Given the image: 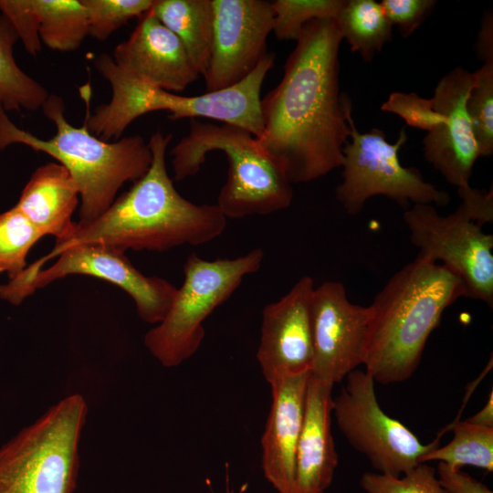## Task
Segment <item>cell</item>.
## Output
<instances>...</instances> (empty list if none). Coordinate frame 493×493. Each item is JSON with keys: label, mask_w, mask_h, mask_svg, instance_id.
Masks as SVG:
<instances>
[{"label": "cell", "mask_w": 493, "mask_h": 493, "mask_svg": "<svg viewBox=\"0 0 493 493\" xmlns=\"http://www.w3.org/2000/svg\"><path fill=\"white\" fill-rule=\"evenodd\" d=\"M310 372L270 384L272 403L261 437V467L277 493H293L295 458Z\"/></svg>", "instance_id": "obj_18"}, {"label": "cell", "mask_w": 493, "mask_h": 493, "mask_svg": "<svg viewBox=\"0 0 493 493\" xmlns=\"http://www.w3.org/2000/svg\"><path fill=\"white\" fill-rule=\"evenodd\" d=\"M360 485L366 493H446L435 468L426 463H420L399 477L365 472Z\"/></svg>", "instance_id": "obj_30"}, {"label": "cell", "mask_w": 493, "mask_h": 493, "mask_svg": "<svg viewBox=\"0 0 493 493\" xmlns=\"http://www.w3.org/2000/svg\"><path fill=\"white\" fill-rule=\"evenodd\" d=\"M335 21L342 40L367 63L393 37V26L374 0H346Z\"/></svg>", "instance_id": "obj_22"}, {"label": "cell", "mask_w": 493, "mask_h": 493, "mask_svg": "<svg viewBox=\"0 0 493 493\" xmlns=\"http://www.w3.org/2000/svg\"><path fill=\"white\" fill-rule=\"evenodd\" d=\"M112 58L138 79L173 93L200 76L181 40L151 9L140 17L129 38L116 46Z\"/></svg>", "instance_id": "obj_17"}, {"label": "cell", "mask_w": 493, "mask_h": 493, "mask_svg": "<svg viewBox=\"0 0 493 493\" xmlns=\"http://www.w3.org/2000/svg\"><path fill=\"white\" fill-rule=\"evenodd\" d=\"M41 42L53 50L79 48L89 35L81 0H33Z\"/></svg>", "instance_id": "obj_24"}, {"label": "cell", "mask_w": 493, "mask_h": 493, "mask_svg": "<svg viewBox=\"0 0 493 493\" xmlns=\"http://www.w3.org/2000/svg\"><path fill=\"white\" fill-rule=\"evenodd\" d=\"M468 423L493 428V393L488 394L486 404L473 416L467 420Z\"/></svg>", "instance_id": "obj_37"}, {"label": "cell", "mask_w": 493, "mask_h": 493, "mask_svg": "<svg viewBox=\"0 0 493 493\" xmlns=\"http://www.w3.org/2000/svg\"><path fill=\"white\" fill-rule=\"evenodd\" d=\"M263 259L261 248L215 260L191 254L167 314L144 336L150 353L164 367L178 366L192 357L205 338V319L230 298L246 276L260 269Z\"/></svg>", "instance_id": "obj_8"}, {"label": "cell", "mask_w": 493, "mask_h": 493, "mask_svg": "<svg viewBox=\"0 0 493 493\" xmlns=\"http://www.w3.org/2000/svg\"><path fill=\"white\" fill-rule=\"evenodd\" d=\"M275 54L267 53L253 71L237 84L199 96H182L152 86L120 68L108 54L94 61L111 87L110 100L98 106L85 121L89 131L102 141H118L137 118L157 110L171 121L205 118L240 127L256 138L262 129L261 88L272 68Z\"/></svg>", "instance_id": "obj_4"}, {"label": "cell", "mask_w": 493, "mask_h": 493, "mask_svg": "<svg viewBox=\"0 0 493 493\" xmlns=\"http://www.w3.org/2000/svg\"><path fill=\"white\" fill-rule=\"evenodd\" d=\"M453 438L422 456L420 463L438 461L461 469L471 466L493 471V428L459 421L452 425Z\"/></svg>", "instance_id": "obj_25"}, {"label": "cell", "mask_w": 493, "mask_h": 493, "mask_svg": "<svg viewBox=\"0 0 493 493\" xmlns=\"http://www.w3.org/2000/svg\"><path fill=\"white\" fill-rule=\"evenodd\" d=\"M342 37L335 19L308 23L289 54L280 82L260 101L257 144L290 184L317 180L341 166L351 100L340 92Z\"/></svg>", "instance_id": "obj_1"}, {"label": "cell", "mask_w": 493, "mask_h": 493, "mask_svg": "<svg viewBox=\"0 0 493 493\" xmlns=\"http://www.w3.org/2000/svg\"><path fill=\"white\" fill-rule=\"evenodd\" d=\"M87 414L68 395L0 447V493H73L79 441Z\"/></svg>", "instance_id": "obj_7"}, {"label": "cell", "mask_w": 493, "mask_h": 493, "mask_svg": "<svg viewBox=\"0 0 493 493\" xmlns=\"http://www.w3.org/2000/svg\"><path fill=\"white\" fill-rule=\"evenodd\" d=\"M468 297L445 266L416 257L393 274L369 306L365 371L383 384L409 379L443 312Z\"/></svg>", "instance_id": "obj_3"}, {"label": "cell", "mask_w": 493, "mask_h": 493, "mask_svg": "<svg viewBox=\"0 0 493 493\" xmlns=\"http://www.w3.org/2000/svg\"><path fill=\"white\" fill-rule=\"evenodd\" d=\"M466 109L480 156L493 153V63H484L474 72Z\"/></svg>", "instance_id": "obj_28"}, {"label": "cell", "mask_w": 493, "mask_h": 493, "mask_svg": "<svg viewBox=\"0 0 493 493\" xmlns=\"http://www.w3.org/2000/svg\"><path fill=\"white\" fill-rule=\"evenodd\" d=\"M314 288L313 278L303 276L286 295L263 309L257 359L269 384L311 372L310 301Z\"/></svg>", "instance_id": "obj_15"}, {"label": "cell", "mask_w": 493, "mask_h": 493, "mask_svg": "<svg viewBox=\"0 0 493 493\" xmlns=\"http://www.w3.org/2000/svg\"><path fill=\"white\" fill-rule=\"evenodd\" d=\"M333 385L309 374L293 493H325L332 483L339 462L331 434Z\"/></svg>", "instance_id": "obj_19"}, {"label": "cell", "mask_w": 493, "mask_h": 493, "mask_svg": "<svg viewBox=\"0 0 493 493\" xmlns=\"http://www.w3.org/2000/svg\"><path fill=\"white\" fill-rule=\"evenodd\" d=\"M462 203L459 208L473 222L479 226L493 222V192L478 190L470 185L457 189Z\"/></svg>", "instance_id": "obj_34"}, {"label": "cell", "mask_w": 493, "mask_h": 493, "mask_svg": "<svg viewBox=\"0 0 493 493\" xmlns=\"http://www.w3.org/2000/svg\"><path fill=\"white\" fill-rule=\"evenodd\" d=\"M41 109L56 127V133L47 140L16 126L0 103V150L24 144L65 166L79 191V222L101 215L125 183L136 182L149 169L152 152L141 135L102 141L89 131L86 121L81 127L67 121L64 100L58 95H49Z\"/></svg>", "instance_id": "obj_5"}, {"label": "cell", "mask_w": 493, "mask_h": 493, "mask_svg": "<svg viewBox=\"0 0 493 493\" xmlns=\"http://www.w3.org/2000/svg\"><path fill=\"white\" fill-rule=\"evenodd\" d=\"M435 472L446 493H493L487 485L459 468L438 463Z\"/></svg>", "instance_id": "obj_35"}, {"label": "cell", "mask_w": 493, "mask_h": 493, "mask_svg": "<svg viewBox=\"0 0 493 493\" xmlns=\"http://www.w3.org/2000/svg\"><path fill=\"white\" fill-rule=\"evenodd\" d=\"M404 221L418 257L445 266L465 284L468 297L493 305V236L457 207L439 215L432 205H413Z\"/></svg>", "instance_id": "obj_12"}, {"label": "cell", "mask_w": 493, "mask_h": 493, "mask_svg": "<svg viewBox=\"0 0 493 493\" xmlns=\"http://www.w3.org/2000/svg\"><path fill=\"white\" fill-rule=\"evenodd\" d=\"M151 11L181 40L203 76L207 68L212 45L211 0H154Z\"/></svg>", "instance_id": "obj_21"}, {"label": "cell", "mask_w": 493, "mask_h": 493, "mask_svg": "<svg viewBox=\"0 0 493 493\" xmlns=\"http://www.w3.org/2000/svg\"><path fill=\"white\" fill-rule=\"evenodd\" d=\"M339 394L332 398V415L349 444L382 474L402 476L420 464L423 456L439 446L438 438L423 444L400 421L378 404L373 378L354 370Z\"/></svg>", "instance_id": "obj_10"}, {"label": "cell", "mask_w": 493, "mask_h": 493, "mask_svg": "<svg viewBox=\"0 0 493 493\" xmlns=\"http://www.w3.org/2000/svg\"><path fill=\"white\" fill-rule=\"evenodd\" d=\"M369 322V306L351 303L341 282L326 281L315 288L310 301V373L334 384L363 364Z\"/></svg>", "instance_id": "obj_13"}, {"label": "cell", "mask_w": 493, "mask_h": 493, "mask_svg": "<svg viewBox=\"0 0 493 493\" xmlns=\"http://www.w3.org/2000/svg\"><path fill=\"white\" fill-rule=\"evenodd\" d=\"M213 34L203 75L206 92L230 88L249 75L267 52L273 28L271 2L211 0Z\"/></svg>", "instance_id": "obj_14"}, {"label": "cell", "mask_w": 493, "mask_h": 493, "mask_svg": "<svg viewBox=\"0 0 493 493\" xmlns=\"http://www.w3.org/2000/svg\"><path fill=\"white\" fill-rule=\"evenodd\" d=\"M44 236L16 206L0 214V273L6 272L10 279L20 275L29 250Z\"/></svg>", "instance_id": "obj_26"}, {"label": "cell", "mask_w": 493, "mask_h": 493, "mask_svg": "<svg viewBox=\"0 0 493 493\" xmlns=\"http://www.w3.org/2000/svg\"><path fill=\"white\" fill-rule=\"evenodd\" d=\"M0 14L9 20L25 49L37 56L41 40L33 0H0Z\"/></svg>", "instance_id": "obj_32"}, {"label": "cell", "mask_w": 493, "mask_h": 493, "mask_svg": "<svg viewBox=\"0 0 493 493\" xmlns=\"http://www.w3.org/2000/svg\"><path fill=\"white\" fill-rule=\"evenodd\" d=\"M226 493H236L234 490H227ZM262 493H277V492H262Z\"/></svg>", "instance_id": "obj_38"}, {"label": "cell", "mask_w": 493, "mask_h": 493, "mask_svg": "<svg viewBox=\"0 0 493 493\" xmlns=\"http://www.w3.org/2000/svg\"><path fill=\"white\" fill-rule=\"evenodd\" d=\"M86 10L89 35L99 41L133 17H141L153 5L154 0H81Z\"/></svg>", "instance_id": "obj_29"}, {"label": "cell", "mask_w": 493, "mask_h": 493, "mask_svg": "<svg viewBox=\"0 0 493 493\" xmlns=\"http://www.w3.org/2000/svg\"><path fill=\"white\" fill-rule=\"evenodd\" d=\"M381 110L396 114L407 125L427 132L445 121V117L434 109L432 98H422L415 92L394 91L381 105Z\"/></svg>", "instance_id": "obj_31"}, {"label": "cell", "mask_w": 493, "mask_h": 493, "mask_svg": "<svg viewBox=\"0 0 493 493\" xmlns=\"http://www.w3.org/2000/svg\"><path fill=\"white\" fill-rule=\"evenodd\" d=\"M347 121L351 133L342 149V181L335 195L349 215L360 213L366 201L376 195L388 197L400 205L426 204L446 205L447 193L425 181L414 167H404L398 152L407 141L404 127L394 143L385 139L383 131L372 128L360 132L353 121L352 110Z\"/></svg>", "instance_id": "obj_9"}, {"label": "cell", "mask_w": 493, "mask_h": 493, "mask_svg": "<svg viewBox=\"0 0 493 493\" xmlns=\"http://www.w3.org/2000/svg\"><path fill=\"white\" fill-rule=\"evenodd\" d=\"M215 151L228 161L227 180L215 204L226 219L266 215L291 205L293 189L284 172L252 133L230 124L190 120L188 133L170 152L173 179L196 174Z\"/></svg>", "instance_id": "obj_6"}, {"label": "cell", "mask_w": 493, "mask_h": 493, "mask_svg": "<svg viewBox=\"0 0 493 493\" xmlns=\"http://www.w3.org/2000/svg\"><path fill=\"white\" fill-rule=\"evenodd\" d=\"M172 134L157 131L148 145L149 169L98 218L78 222L72 234L56 241L51 252L29 269L37 272L63 249L79 244L100 243L127 249L163 252L189 245L200 246L218 237L227 219L216 205H196L175 189L166 168V151Z\"/></svg>", "instance_id": "obj_2"}, {"label": "cell", "mask_w": 493, "mask_h": 493, "mask_svg": "<svg viewBox=\"0 0 493 493\" xmlns=\"http://www.w3.org/2000/svg\"><path fill=\"white\" fill-rule=\"evenodd\" d=\"M383 12L404 38L411 36L433 12L435 0H383Z\"/></svg>", "instance_id": "obj_33"}, {"label": "cell", "mask_w": 493, "mask_h": 493, "mask_svg": "<svg viewBox=\"0 0 493 493\" xmlns=\"http://www.w3.org/2000/svg\"><path fill=\"white\" fill-rule=\"evenodd\" d=\"M18 39L9 20L0 14V103L5 111L37 110L49 94L17 66L13 50Z\"/></svg>", "instance_id": "obj_23"}, {"label": "cell", "mask_w": 493, "mask_h": 493, "mask_svg": "<svg viewBox=\"0 0 493 493\" xmlns=\"http://www.w3.org/2000/svg\"><path fill=\"white\" fill-rule=\"evenodd\" d=\"M346 0H275L271 2L275 37L297 41L303 27L319 19H336Z\"/></svg>", "instance_id": "obj_27"}, {"label": "cell", "mask_w": 493, "mask_h": 493, "mask_svg": "<svg viewBox=\"0 0 493 493\" xmlns=\"http://www.w3.org/2000/svg\"><path fill=\"white\" fill-rule=\"evenodd\" d=\"M58 260L46 269L10 279L0 286V297L15 305L36 289L68 275H86L110 282L133 299L139 317L145 322L158 324L167 314L177 288L156 276H145L126 257L125 252L100 244L70 246L56 256Z\"/></svg>", "instance_id": "obj_11"}, {"label": "cell", "mask_w": 493, "mask_h": 493, "mask_svg": "<svg viewBox=\"0 0 493 493\" xmlns=\"http://www.w3.org/2000/svg\"><path fill=\"white\" fill-rule=\"evenodd\" d=\"M474 83V72L462 67L439 79L432 100L434 109L445 121L423 140L425 159L457 189L470 185L473 166L480 157L466 109Z\"/></svg>", "instance_id": "obj_16"}, {"label": "cell", "mask_w": 493, "mask_h": 493, "mask_svg": "<svg viewBox=\"0 0 493 493\" xmlns=\"http://www.w3.org/2000/svg\"><path fill=\"white\" fill-rule=\"evenodd\" d=\"M78 184L60 163L39 166L26 184L16 207L35 224L45 236L61 241L73 232L72 214L79 204Z\"/></svg>", "instance_id": "obj_20"}, {"label": "cell", "mask_w": 493, "mask_h": 493, "mask_svg": "<svg viewBox=\"0 0 493 493\" xmlns=\"http://www.w3.org/2000/svg\"><path fill=\"white\" fill-rule=\"evenodd\" d=\"M477 57L484 63H493V13L486 10L475 43Z\"/></svg>", "instance_id": "obj_36"}]
</instances>
